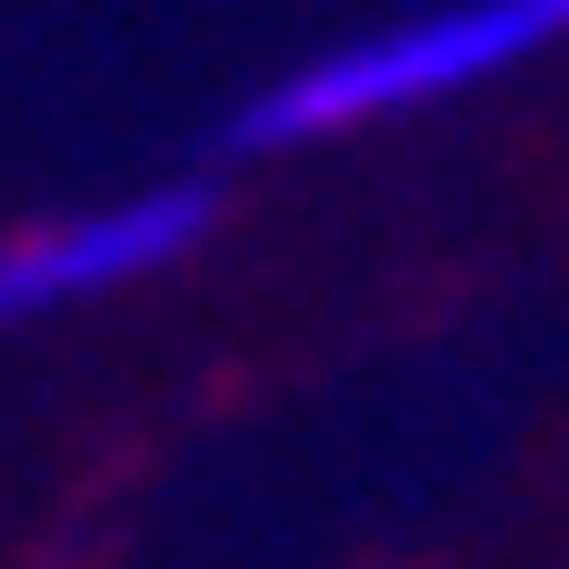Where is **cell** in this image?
<instances>
[{
  "label": "cell",
  "mask_w": 569,
  "mask_h": 569,
  "mask_svg": "<svg viewBox=\"0 0 569 569\" xmlns=\"http://www.w3.org/2000/svg\"><path fill=\"white\" fill-rule=\"evenodd\" d=\"M557 38H569V0H433V13H397V26L298 62L272 100H248L236 149H310V137H359V124L470 100V87H496L508 62H532Z\"/></svg>",
  "instance_id": "cell-1"
},
{
  "label": "cell",
  "mask_w": 569,
  "mask_h": 569,
  "mask_svg": "<svg viewBox=\"0 0 569 569\" xmlns=\"http://www.w3.org/2000/svg\"><path fill=\"white\" fill-rule=\"evenodd\" d=\"M211 236V186H137V199H87V211H50L26 236H0V322H38V310H74V298H124V284L173 272L186 248Z\"/></svg>",
  "instance_id": "cell-2"
}]
</instances>
